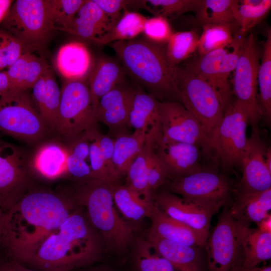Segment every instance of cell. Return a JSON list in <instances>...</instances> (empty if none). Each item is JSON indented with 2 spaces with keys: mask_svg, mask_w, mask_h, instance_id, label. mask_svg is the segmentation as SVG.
<instances>
[{
  "mask_svg": "<svg viewBox=\"0 0 271 271\" xmlns=\"http://www.w3.org/2000/svg\"><path fill=\"white\" fill-rule=\"evenodd\" d=\"M68 192L33 186L8 212L2 246L23 264L38 242L78 207Z\"/></svg>",
  "mask_w": 271,
  "mask_h": 271,
  "instance_id": "6da1fadb",
  "label": "cell"
},
{
  "mask_svg": "<svg viewBox=\"0 0 271 271\" xmlns=\"http://www.w3.org/2000/svg\"><path fill=\"white\" fill-rule=\"evenodd\" d=\"M103 240L80 206L42 238L22 264L38 271H74L100 258Z\"/></svg>",
  "mask_w": 271,
  "mask_h": 271,
  "instance_id": "7a4b0ae2",
  "label": "cell"
},
{
  "mask_svg": "<svg viewBox=\"0 0 271 271\" xmlns=\"http://www.w3.org/2000/svg\"><path fill=\"white\" fill-rule=\"evenodd\" d=\"M117 183L95 179L77 181L68 192L84 210L105 246L116 252H123L132 242L134 235L131 225L120 216L114 204L113 192Z\"/></svg>",
  "mask_w": 271,
  "mask_h": 271,
  "instance_id": "3957f363",
  "label": "cell"
},
{
  "mask_svg": "<svg viewBox=\"0 0 271 271\" xmlns=\"http://www.w3.org/2000/svg\"><path fill=\"white\" fill-rule=\"evenodd\" d=\"M112 47L125 72L150 90L151 95L180 102L174 79L175 66L167 59L166 46L133 39L113 42Z\"/></svg>",
  "mask_w": 271,
  "mask_h": 271,
  "instance_id": "277c9868",
  "label": "cell"
},
{
  "mask_svg": "<svg viewBox=\"0 0 271 271\" xmlns=\"http://www.w3.org/2000/svg\"><path fill=\"white\" fill-rule=\"evenodd\" d=\"M174 79L180 102L199 122L212 149L224 113L220 100L209 84L185 66L174 67Z\"/></svg>",
  "mask_w": 271,
  "mask_h": 271,
  "instance_id": "5b68a950",
  "label": "cell"
},
{
  "mask_svg": "<svg viewBox=\"0 0 271 271\" xmlns=\"http://www.w3.org/2000/svg\"><path fill=\"white\" fill-rule=\"evenodd\" d=\"M0 27L17 38L30 52L42 51L55 31L48 0H17Z\"/></svg>",
  "mask_w": 271,
  "mask_h": 271,
  "instance_id": "8992f818",
  "label": "cell"
},
{
  "mask_svg": "<svg viewBox=\"0 0 271 271\" xmlns=\"http://www.w3.org/2000/svg\"><path fill=\"white\" fill-rule=\"evenodd\" d=\"M246 36V34L240 32L228 45L199 55L184 65L212 87L224 111L234 99L229 77L235 68Z\"/></svg>",
  "mask_w": 271,
  "mask_h": 271,
  "instance_id": "52a82bcc",
  "label": "cell"
},
{
  "mask_svg": "<svg viewBox=\"0 0 271 271\" xmlns=\"http://www.w3.org/2000/svg\"><path fill=\"white\" fill-rule=\"evenodd\" d=\"M0 129L15 138L35 143L48 130L28 91L8 90L0 96Z\"/></svg>",
  "mask_w": 271,
  "mask_h": 271,
  "instance_id": "ba28073f",
  "label": "cell"
},
{
  "mask_svg": "<svg viewBox=\"0 0 271 271\" xmlns=\"http://www.w3.org/2000/svg\"><path fill=\"white\" fill-rule=\"evenodd\" d=\"M59 118L55 131L70 141L95 127L94 108L87 81L65 82L61 90Z\"/></svg>",
  "mask_w": 271,
  "mask_h": 271,
  "instance_id": "9c48e42d",
  "label": "cell"
},
{
  "mask_svg": "<svg viewBox=\"0 0 271 271\" xmlns=\"http://www.w3.org/2000/svg\"><path fill=\"white\" fill-rule=\"evenodd\" d=\"M259 54L256 38L250 33L242 44L231 83L233 96L245 110L252 129H259L262 119L257 90Z\"/></svg>",
  "mask_w": 271,
  "mask_h": 271,
  "instance_id": "30bf717a",
  "label": "cell"
},
{
  "mask_svg": "<svg viewBox=\"0 0 271 271\" xmlns=\"http://www.w3.org/2000/svg\"><path fill=\"white\" fill-rule=\"evenodd\" d=\"M33 186L24 152L0 139V207L8 212Z\"/></svg>",
  "mask_w": 271,
  "mask_h": 271,
  "instance_id": "8fae6325",
  "label": "cell"
},
{
  "mask_svg": "<svg viewBox=\"0 0 271 271\" xmlns=\"http://www.w3.org/2000/svg\"><path fill=\"white\" fill-rule=\"evenodd\" d=\"M208 271H234L242 266L243 252L237 222L226 207L209 234L205 245Z\"/></svg>",
  "mask_w": 271,
  "mask_h": 271,
  "instance_id": "7c38bea8",
  "label": "cell"
},
{
  "mask_svg": "<svg viewBox=\"0 0 271 271\" xmlns=\"http://www.w3.org/2000/svg\"><path fill=\"white\" fill-rule=\"evenodd\" d=\"M249 124L247 113L236 100L224 111L223 117L212 150L224 170H232L239 165L246 145V129Z\"/></svg>",
  "mask_w": 271,
  "mask_h": 271,
  "instance_id": "4fadbf2b",
  "label": "cell"
},
{
  "mask_svg": "<svg viewBox=\"0 0 271 271\" xmlns=\"http://www.w3.org/2000/svg\"><path fill=\"white\" fill-rule=\"evenodd\" d=\"M234 186L225 176L214 172H200L171 180L168 191L182 197L225 206L234 193Z\"/></svg>",
  "mask_w": 271,
  "mask_h": 271,
  "instance_id": "5bb4252c",
  "label": "cell"
},
{
  "mask_svg": "<svg viewBox=\"0 0 271 271\" xmlns=\"http://www.w3.org/2000/svg\"><path fill=\"white\" fill-rule=\"evenodd\" d=\"M160 119L164 138L195 145L209 155L212 152L199 122L180 102L160 101Z\"/></svg>",
  "mask_w": 271,
  "mask_h": 271,
  "instance_id": "9a60e30c",
  "label": "cell"
},
{
  "mask_svg": "<svg viewBox=\"0 0 271 271\" xmlns=\"http://www.w3.org/2000/svg\"><path fill=\"white\" fill-rule=\"evenodd\" d=\"M154 201L170 217L185 224L207 238L210 222L220 206L179 197L168 190L154 195Z\"/></svg>",
  "mask_w": 271,
  "mask_h": 271,
  "instance_id": "2e32d148",
  "label": "cell"
},
{
  "mask_svg": "<svg viewBox=\"0 0 271 271\" xmlns=\"http://www.w3.org/2000/svg\"><path fill=\"white\" fill-rule=\"evenodd\" d=\"M260 134L259 129H252L247 139L239 162L242 176L234 186L235 192H260L271 189V171L265 161L268 147Z\"/></svg>",
  "mask_w": 271,
  "mask_h": 271,
  "instance_id": "e0dca14e",
  "label": "cell"
},
{
  "mask_svg": "<svg viewBox=\"0 0 271 271\" xmlns=\"http://www.w3.org/2000/svg\"><path fill=\"white\" fill-rule=\"evenodd\" d=\"M154 150L170 180L202 170L200 164L202 151L195 145L168 140L161 132L155 140Z\"/></svg>",
  "mask_w": 271,
  "mask_h": 271,
  "instance_id": "ac0fdd59",
  "label": "cell"
},
{
  "mask_svg": "<svg viewBox=\"0 0 271 271\" xmlns=\"http://www.w3.org/2000/svg\"><path fill=\"white\" fill-rule=\"evenodd\" d=\"M115 24L93 0H86L72 22L62 31L102 45Z\"/></svg>",
  "mask_w": 271,
  "mask_h": 271,
  "instance_id": "d6986e66",
  "label": "cell"
},
{
  "mask_svg": "<svg viewBox=\"0 0 271 271\" xmlns=\"http://www.w3.org/2000/svg\"><path fill=\"white\" fill-rule=\"evenodd\" d=\"M124 82L117 85L101 97L97 110V122L101 121L111 130H122L128 126V119L136 90Z\"/></svg>",
  "mask_w": 271,
  "mask_h": 271,
  "instance_id": "ffe728a7",
  "label": "cell"
},
{
  "mask_svg": "<svg viewBox=\"0 0 271 271\" xmlns=\"http://www.w3.org/2000/svg\"><path fill=\"white\" fill-rule=\"evenodd\" d=\"M34 105L48 129L56 130L61 100V89L53 69L49 66L32 88Z\"/></svg>",
  "mask_w": 271,
  "mask_h": 271,
  "instance_id": "44dd1931",
  "label": "cell"
},
{
  "mask_svg": "<svg viewBox=\"0 0 271 271\" xmlns=\"http://www.w3.org/2000/svg\"><path fill=\"white\" fill-rule=\"evenodd\" d=\"M93 64L88 49L79 42L62 46L55 58V68L65 82L87 81Z\"/></svg>",
  "mask_w": 271,
  "mask_h": 271,
  "instance_id": "7402d4cb",
  "label": "cell"
},
{
  "mask_svg": "<svg viewBox=\"0 0 271 271\" xmlns=\"http://www.w3.org/2000/svg\"><path fill=\"white\" fill-rule=\"evenodd\" d=\"M150 218L152 223L148 234L193 247H201L205 245L206 237L167 215L155 202Z\"/></svg>",
  "mask_w": 271,
  "mask_h": 271,
  "instance_id": "603a6c76",
  "label": "cell"
},
{
  "mask_svg": "<svg viewBox=\"0 0 271 271\" xmlns=\"http://www.w3.org/2000/svg\"><path fill=\"white\" fill-rule=\"evenodd\" d=\"M146 239L156 252L167 259L176 271H203L200 247L184 245L148 233Z\"/></svg>",
  "mask_w": 271,
  "mask_h": 271,
  "instance_id": "cb8c5ba5",
  "label": "cell"
},
{
  "mask_svg": "<svg viewBox=\"0 0 271 271\" xmlns=\"http://www.w3.org/2000/svg\"><path fill=\"white\" fill-rule=\"evenodd\" d=\"M124 74L122 65L110 58L101 57L94 62L87 82L96 110L101 97L124 82Z\"/></svg>",
  "mask_w": 271,
  "mask_h": 271,
  "instance_id": "d4e9b609",
  "label": "cell"
},
{
  "mask_svg": "<svg viewBox=\"0 0 271 271\" xmlns=\"http://www.w3.org/2000/svg\"><path fill=\"white\" fill-rule=\"evenodd\" d=\"M234 193L235 199L229 209L233 218L239 224L249 227L250 223H257L269 214L271 189L252 193L234 191Z\"/></svg>",
  "mask_w": 271,
  "mask_h": 271,
  "instance_id": "484cf974",
  "label": "cell"
},
{
  "mask_svg": "<svg viewBox=\"0 0 271 271\" xmlns=\"http://www.w3.org/2000/svg\"><path fill=\"white\" fill-rule=\"evenodd\" d=\"M68 149L56 142L45 143L35 152L30 168L40 177L53 180L68 174Z\"/></svg>",
  "mask_w": 271,
  "mask_h": 271,
  "instance_id": "4316f807",
  "label": "cell"
},
{
  "mask_svg": "<svg viewBox=\"0 0 271 271\" xmlns=\"http://www.w3.org/2000/svg\"><path fill=\"white\" fill-rule=\"evenodd\" d=\"M236 222L243 252L242 268L250 269L270 259L271 233L262 231L258 228H251Z\"/></svg>",
  "mask_w": 271,
  "mask_h": 271,
  "instance_id": "83f0119b",
  "label": "cell"
},
{
  "mask_svg": "<svg viewBox=\"0 0 271 271\" xmlns=\"http://www.w3.org/2000/svg\"><path fill=\"white\" fill-rule=\"evenodd\" d=\"M160 103L153 95L136 90L128 126L135 130L143 131L147 136L161 131Z\"/></svg>",
  "mask_w": 271,
  "mask_h": 271,
  "instance_id": "f1b7e54d",
  "label": "cell"
},
{
  "mask_svg": "<svg viewBox=\"0 0 271 271\" xmlns=\"http://www.w3.org/2000/svg\"><path fill=\"white\" fill-rule=\"evenodd\" d=\"M115 207L124 218L133 222L150 217L154 201H150L126 186L117 183L113 192Z\"/></svg>",
  "mask_w": 271,
  "mask_h": 271,
  "instance_id": "f546056e",
  "label": "cell"
},
{
  "mask_svg": "<svg viewBox=\"0 0 271 271\" xmlns=\"http://www.w3.org/2000/svg\"><path fill=\"white\" fill-rule=\"evenodd\" d=\"M147 134L135 130L131 134L118 133L114 140L112 163L114 172L119 180L126 175L128 170L144 146Z\"/></svg>",
  "mask_w": 271,
  "mask_h": 271,
  "instance_id": "4dcf8cb0",
  "label": "cell"
},
{
  "mask_svg": "<svg viewBox=\"0 0 271 271\" xmlns=\"http://www.w3.org/2000/svg\"><path fill=\"white\" fill-rule=\"evenodd\" d=\"M159 133L150 134L147 136L144 146L126 175L127 179L125 185L150 201H154V194L150 191L148 186L149 164L155 140Z\"/></svg>",
  "mask_w": 271,
  "mask_h": 271,
  "instance_id": "1f68e13d",
  "label": "cell"
},
{
  "mask_svg": "<svg viewBox=\"0 0 271 271\" xmlns=\"http://www.w3.org/2000/svg\"><path fill=\"white\" fill-rule=\"evenodd\" d=\"M67 147L68 174L77 181L93 179L89 160V141L86 132L69 141Z\"/></svg>",
  "mask_w": 271,
  "mask_h": 271,
  "instance_id": "d6a6232c",
  "label": "cell"
},
{
  "mask_svg": "<svg viewBox=\"0 0 271 271\" xmlns=\"http://www.w3.org/2000/svg\"><path fill=\"white\" fill-rule=\"evenodd\" d=\"M257 82L259 87L258 102L260 110L266 123L271 121V31L267 32L263 45L261 63L258 72Z\"/></svg>",
  "mask_w": 271,
  "mask_h": 271,
  "instance_id": "836d02e7",
  "label": "cell"
},
{
  "mask_svg": "<svg viewBox=\"0 0 271 271\" xmlns=\"http://www.w3.org/2000/svg\"><path fill=\"white\" fill-rule=\"evenodd\" d=\"M270 8V0H234L232 7L235 22L246 34L265 18Z\"/></svg>",
  "mask_w": 271,
  "mask_h": 271,
  "instance_id": "e575fe53",
  "label": "cell"
},
{
  "mask_svg": "<svg viewBox=\"0 0 271 271\" xmlns=\"http://www.w3.org/2000/svg\"><path fill=\"white\" fill-rule=\"evenodd\" d=\"M240 32L236 24L203 25L197 48L199 55H205L228 45Z\"/></svg>",
  "mask_w": 271,
  "mask_h": 271,
  "instance_id": "d590c367",
  "label": "cell"
},
{
  "mask_svg": "<svg viewBox=\"0 0 271 271\" xmlns=\"http://www.w3.org/2000/svg\"><path fill=\"white\" fill-rule=\"evenodd\" d=\"M234 0H201L195 10L202 25L236 24L233 13Z\"/></svg>",
  "mask_w": 271,
  "mask_h": 271,
  "instance_id": "8d00e7d4",
  "label": "cell"
},
{
  "mask_svg": "<svg viewBox=\"0 0 271 271\" xmlns=\"http://www.w3.org/2000/svg\"><path fill=\"white\" fill-rule=\"evenodd\" d=\"M199 39V35L193 31L173 33L166 46L169 63L176 66L190 58L197 50Z\"/></svg>",
  "mask_w": 271,
  "mask_h": 271,
  "instance_id": "74e56055",
  "label": "cell"
},
{
  "mask_svg": "<svg viewBox=\"0 0 271 271\" xmlns=\"http://www.w3.org/2000/svg\"><path fill=\"white\" fill-rule=\"evenodd\" d=\"M147 18L141 14L125 9L123 14L104 39L103 44L134 39L143 32Z\"/></svg>",
  "mask_w": 271,
  "mask_h": 271,
  "instance_id": "f35d334b",
  "label": "cell"
},
{
  "mask_svg": "<svg viewBox=\"0 0 271 271\" xmlns=\"http://www.w3.org/2000/svg\"><path fill=\"white\" fill-rule=\"evenodd\" d=\"M201 0L137 1V6L168 19L188 12H195Z\"/></svg>",
  "mask_w": 271,
  "mask_h": 271,
  "instance_id": "ab89813d",
  "label": "cell"
},
{
  "mask_svg": "<svg viewBox=\"0 0 271 271\" xmlns=\"http://www.w3.org/2000/svg\"><path fill=\"white\" fill-rule=\"evenodd\" d=\"M86 0H48L49 12L54 30L62 31L76 16Z\"/></svg>",
  "mask_w": 271,
  "mask_h": 271,
  "instance_id": "60d3db41",
  "label": "cell"
},
{
  "mask_svg": "<svg viewBox=\"0 0 271 271\" xmlns=\"http://www.w3.org/2000/svg\"><path fill=\"white\" fill-rule=\"evenodd\" d=\"M49 65L45 59L33 54L30 60L21 69L18 80L14 91H25L32 89Z\"/></svg>",
  "mask_w": 271,
  "mask_h": 271,
  "instance_id": "b9f144b4",
  "label": "cell"
},
{
  "mask_svg": "<svg viewBox=\"0 0 271 271\" xmlns=\"http://www.w3.org/2000/svg\"><path fill=\"white\" fill-rule=\"evenodd\" d=\"M91 128L85 132L89 141V160L92 177L105 181L118 182L112 177L106 166L97 141L92 133Z\"/></svg>",
  "mask_w": 271,
  "mask_h": 271,
  "instance_id": "7bdbcfd3",
  "label": "cell"
},
{
  "mask_svg": "<svg viewBox=\"0 0 271 271\" xmlns=\"http://www.w3.org/2000/svg\"><path fill=\"white\" fill-rule=\"evenodd\" d=\"M143 33L149 41L160 45L167 44L173 34L168 19L158 16L147 19Z\"/></svg>",
  "mask_w": 271,
  "mask_h": 271,
  "instance_id": "ee69618b",
  "label": "cell"
},
{
  "mask_svg": "<svg viewBox=\"0 0 271 271\" xmlns=\"http://www.w3.org/2000/svg\"><path fill=\"white\" fill-rule=\"evenodd\" d=\"M167 179L168 178L166 169L153 148L148 168V181L149 190L154 194V192L163 185Z\"/></svg>",
  "mask_w": 271,
  "mask_h": 271,
  "instance_id": "f6af8a7d",
  "label": "cell"
},
{
  "mask_svg": "<svg viewBox=\"0 0 271 271\" xmlns=\"http://www.w3.org/2000/svg\"><path fill=\"white\" fill-rule=\"evenodd\" d=\"M0 38L7 52L8 68L24 53L30 52L17 38L1 27Z\"/></svg>",
  "mask_w": 271,
  "mask_h": 271,
  "instance_id": "bcb514c9",
  "label": "cell"
},
{
  "mask_svg": "<svg viewBox=\"0 0 271 271\" xmlns=\"http://www.w3.org/2000/svg\"><path fill=\"white\" fill-rule=\"evenodd\" d=\"M95 127L91 129L92 133L97 141L110 173L115 181H119V180L114 172L112 163L114 140L109 137L101 133Z\"/></svg>",
  "mask_w": 271,
  "mask_h": 271,
  "instance_id": "7dc6e473",
  "label": "cell"
},
{
  "mask_svg": "<svg viewBox=\"0 0 271 271\" xmlns=\"http://www.w3.org/2000/svg\"><path fill=\"white\" fill-rule=\"evenodd\" d=\"M102 11L113 21L117 23L121 17V11L129 6L133 5L134 1L93 0Z\"/></svg>",
  "mask_w": 271,
  "mask_h": 271,
  "instance_id": "c3c4849f",
  "label": "cell"
},
{
  "mask_svg": "<svg viewBox=\"0 0 271 271\" xmlns=\"http://www.w3.org/2000/svg\"><path fill=\"white\" fill-rule=\"evenodd\" d=\"M0 271H38L30 268L17 261L10 260L0 263Z\"/></svg>",
  "mask_w": 271,
  "mask_h": 271,
  "instance_id": "681fc988",
  "label": "cell"
},
{
  "mask_svg": "<svg viewBox=\"0 0 271 271\" xmlns=\"http://www.w3.org/2000/svg\"><path fill=\"white\" fill-rule=\"evenodd\" d=\"M14 2L12 0H0V24L4 20Z\"/></svg>",
  "mask_w": 271,
  "mask_h": 271,
  "instance_id": "f907efd6",
  "label": "cell"
},
{
  "mask_svg": "<svg viewBox=\"0 0 271 271\" xmlns=\"http://www.w3.org/2000/svg\"><path fill=\"white\" fill-rule=\"evenodd\" d=\"M9 90V83L6 71H0V96Z\"/></svg>",
  "mask_w": 271,
  "mask_h": 271,
  "instance_id": "816d5d0a",
  "label": "cell"
},
{
  "mask_svg": "<svg viewBox=\"0 0 271 271\" xmlns=\"http://www.w3.org/2000/svg\"><path fill=\"white\" fill-rule=\"evenodd\" d=\"M8 68L7 52L4 45L0 38V71Z\"/></svg>",
  "mask_w": 271,
  "mask_h": 271,
  "instance_id": "f5cc1de1",
  "label": "cell"
},
{
  "mask_svg": "<svg viewBox=\"0 0 271 271\" xmlns=\"http://www.w3.org/2000/svg\"><path fill=\"white\" fill-rule=\"evenodd\" d=\"M258 229L262 231L271 233V216L269 214L261 221L256 223Z\"/></svg>",
  "mask_w": 271,
  "mask_h": 271,
  "instance_id": "db71d44e",
  "label": "cell"
},
{
  "mask_svg": "<svg viewBox=\"0 0 271 271\" xmlns=\"http://www.w3.org/2000/svg\"><path fill=\"white\" fill-rule=\"evenodd\" d=\"M7 212L4 211L0 207V246H2L4 232L5 230Z\"/></svg>",
  "mask_w": 271,
  "mask_h": 271,
  "instance_id": "11a10c76",
  "label": "cell"
},
{
  "mask_svg": "<svg viewBox=\"0 0 271 271\" xmlns=\"http://www.w3.org/2000/svg\"><path fill=\"white\" fill-rule=\"evenodd\" d=\"M83 269L80 271H112L111 269L109 268L106 266L100 265L94 266H87L83 268Z\"/></svg>",
  "mask_w": 271,
  "mask_h": 271,
  "instance_id": "9f6ffc18",
  "label": "cell"
},
{
  "mask_svg": "<svg viewBox=\"0 0 271 271\" xmlns=\"http://www.w3.org/2000/svg\"><path fill=\"white\" fill-rule=\"evenodd\" d=\"M265 164L268 169V170L271 171V148L268 147L266 155H265Z\"/></svg>",
  "mask_w": 271,
  "mask_h": 271,
  "instance_id": "6f0895ef",
  "label": "cell"
},
{
  "mask_svg": "<svg viewBox=\"0 0 271 271\" xmlns=\"http://www.w3.org/2000/svg\"><path fill=\"white\" fill-rule=\"evenodd\" d=\"M249 271H271L270 265L263 266L262 267H255L249 269Z\"/></svg>",
  "mask_w": 271,
  "mask_h": 271,
  "instance_id": "680465c9",
  "label": "cell"
}]
</instances>
